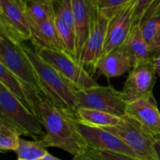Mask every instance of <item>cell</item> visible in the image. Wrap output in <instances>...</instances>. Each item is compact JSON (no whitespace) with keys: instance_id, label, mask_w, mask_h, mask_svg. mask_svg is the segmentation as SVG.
<instances>
[{"instance_id":"obj_29","label":"cell","mask_w":160,"mask_h":160,"mask_svg":"<svg viewBox=\"0 0 160 160\" xmlns=\"http://www.w3.org/2000/svg\"><path fill=\"white\" fill-rule=\"evenodd\" d=\"M150 62H151L153 68L156 71V76H157V78H159L160 77V52L152 54Z\"/></svg>"},{"instance_id":"obj_36","label":"cell","mask_w":160,"mask_h":160,"mask_svg":"<svg viewBox=\"0 0 160 160\" xmlns=\"http://www.w3.org/2000/svg\"><path fill=\"white\" fill-rule=\"evenodd\" d=\"M17 160H23V159H18Z\"/></svg>"},{"instance_id":"obj_22","label":"cell","mask_w":160,"mask_h":160,"mask_svg":"<svg viewBox=\"0 0 160 160\" xmlns=\"http://www.w3.org/2000/svg\"><path fill=\"white\" fill-rule=\"evenodd\" d=\"M18 159L23 160H38L48 153L46 148L39 141H28L20 138L19 148L17 150Z\"/></svg>"},{"instance_id":"obj_14","label":"cell","mask_w":160,"mask_h":160,"mask_svg":"<svg viewBox=\"0 0 160 160\" xmlns=\"http://www.w3.org/2000/svg\"><path fill=\"white\" fill-rule=\"evenodd\" d=\"M72 6L78 59L80 52L91 32L98 9L94 8L88 0H72Z\"/></svg>"},{"instance_id":"obj_28","label":"cell","mask_w":160,"mask_h":160,"mask_svg":"<svg viewBox=\"0 0 160 160\" xmlns=\"http://www.w3.org/2000/svg\"><path fill=\"white\" fill-rule=\"evenodd\" d=\"M73 160H102L90 148H88L85 151L81 154L73 157Z\"/></svg>"},{"instance_id":"obj_35","label":"cell","mask_w":160,"mask_h":160,"mask_svg":"<svg viewBox=\"0 0 160 160\" xmlns=\"http://www.w3.org/2000/svg\"><path fill=\"white\" fill-rule=\"evenodd\" d=\"M19 1L22 2H23V3H24V2H25V1H26V0H19Z\"/></svg>"},{"instance_id":"obj_19","label":"cell","mask_w":160,"mask_h":160,"mask_svg":"<svg viewBox=\"0 0 160 160\" xmlns=\"http://www.w3.org/2000/svg\"><path fill=\"white\" fill-rule=\"evenodd\" d=\"M73 117L79 123L99 128H113L117 126L121 120V117L109 112L87 108L78 109Z\"/></svg>"},{"instance_id":"obj_11","label":"cell","mask_w":160,"mask_h":160,"mask_svg":"<svg viewBox=\"0 0 160 160\" xmlns=\"http://www.w3.org/2000/svg\"><path fill=\"white\" fill-rule=\"evenodd\" d=\"M74 118V117H73ZM75 120V119H74ZM77 128L88 147L95 150H106L139 159L136 153L117 135L104 128H94L79 123L75 120Z\"/></svg>"},{"instance_id":"obj_24","label":"cell","mask_w":160,"mask_h":160,"mask_svg":"<svg viewBox=\"0 0 160 160\" xmlns=\"http://www.w3.org/2000/svg\"><path fill=\"white\" fill-rule=\"evenodd\" d=\"M53 5L56 17H59L75 31L72 0H56L53 1Z\"/></svg>"},{"instance_id":"obj_9","label":"cell","mask_w":160,"mask_h":160,"mask_svg":"<svg viewBox=\"0 0 160 160\" xmlns=\"http://www.w3.org/2000/svg\"><path fill=\"white\" fill-rule=\"evenodd\" d=\"M0 29L23 42L31 37L24 4L19 0H0Z\"/></svg>"},{"instance_id":"obj_23","label":"cell","mask_w":160,"mask_h":160,"mask_svg":"<svg viewBox=\"0 0 160 160\" xmlns=\"http://www.w3.org/2000/svg\"><path fill=\"white\" fill-rule=\"evenodd\" d=\"M20 138V135L16 131L0 123V149L2 151L17 152Z\"/></svg>"},{"instance_id":"obj_27","label":"cell","mask_w":160,"mask_h":160,"mask_svg":"<svg viewBox=\"0 0 160 160\" xmlns=\"http://www.w3.org/2000/svg\"><path fill=\"white\" fill-rule=\"evenodd\" d=\"M102 160H137L125 155L106 150H95L91 148Z\"/></svg>"},{"instance_id":"obj_33","label":"cell","mask_w":160,"mask_h":160,"mask_svg":"<svg viewBox=\"0 0 160 160\" xmlns=\"http://www.w3.org/2000/svg\"><path fill=\"white\" fill-rule=\"evenodd\" d=\"M89 2L91 5L93 6L94 8L98 9V0H88Z\"/></svg>"},{"instance_id":"obj_5","label":"cell","mask_w":160,"mask_h":160,"mask_svg":"<svg viewBox=\"0 0 160 160\" xmlns=\"http://www.w3.org/2000/svg\"><path fill=\"white\" fill-rule=\"evenodd\" d=\"M0 63L3 64L26 85L41 92L36 72L25 52L23 44L1 29Z\"/></svg>"},{"instance_id":"obj_37","label":"cell","mask_w":160,"mask_h":160,"mask_svg":"<svg viewBox=\"0 0 160 160\" xmlns=\"http://www.w3.org/2000/svg\"><path fill=\"white\" fill-rule=\"evenodd\" d=\"M51 1H56V0H51Z\"/></svg>"},{"instance_id":"obj_12","label":"cell","mask_w":160,"mask_h":160,"mask_svg":"<svg viewBox=\"0 0 160 160\" xmlns=\"http://www.w3.org/2000/svg\"><path fill=\"white\" fill-rule=\"evenodd\" d=\"M157 78L151 62L138 64L131 69L121 91L127 103L152 95Z\"/></svg>"},{"instance_id":"obj_7","label":"cell","mask_w":160,"mask_h":160,"mask_svg":"<svg viewBox=\"0 0 160 160\" xmlns=\"http://www.w3.org/2000/svg\"><path fill=\"white\" fill-rule=\"evenodd\" d=\"M78 108L96 109L109 112L119 117L126 115L127 106L121 91L119 92L112 86H101L85 89H77Z\"/></svg>"},{"instance_id":"obj_6","label":"cell","mask_w":160,"mask_h":160,"mask_svg":"<svg viewBox=\"0 0 160 160\" xmlns=\"http://www.w3.org/2000/svg\"><path fill=\"white\" fill-rule=\"evenodd\" d=\"M35 52L77 89L98 85L92 75L63 50L42 47L35 48Z\"/></svg>"},{"instance_id":"obj_32","label":"cell","mask_w":160,"mask_h":160,"mask_svg":"<svg viewBox=\"0 0 160 160\" xmlns=\"http://www.w3.org/2000/svg\"><path fill=\"white\" fill-rule=\"evenodd\" d=\"M38 160H60V159H58V158H56V157H55V156H52V155H50L49 153H47L45 156H44L43 157H42Z\"/></svg>"},{"instance_id":"obj_10","label":"cell","mask_w":160,"mask_h":160,"mask_svg":"<svg viewBox=\"0 0 160 160\" xmlns=\"http://www.w3.org/2000/svg\"><path fill=\"white\" fill-rule=\"evenodd\" d=\"M135 5L136 0H132L110 19L102 56L122 47L127 42L134 25Z\"/></svg>"},{"instance_id":"obj_30","label":"cell","mask_w":160,"mask_h":160,"mask_svg":"<svg viewBox=\"0 0 160 160\" xmlns=\"http://www.w3.org/2000/svg\"><path fill=\"white\" fill-rule=\"evenodd\" d=\"M150 50L152 52V54L160 52V26L150 45Z\"/></svg>"},{"instance_id":"obj_21","label":"cell","mask_w":160,"mask_h":160,"mask_svg":"<svg viewBox=\"0 0 160 160\" xmlns=\"http://www.w3.org/2000/svg\"><path fill=\"white\" fill-rule=\"evenodd\" d=\"M55 23L59 33L62 50L78 62L77 38L75 31L57 17H55Z\"/></svg>"},{"instance_id":"obj_15","label":"cell","mask_w":160,"mask_h":160,"mask_svg":"<svg viewBox=\"0 0 160 160\" xmlns=\"http://www.w3.org/2000/svg\"><path fill=\"white\" fill-rule=\"evenodd\" d=\"M133 64L122 47L103 56L98 63L97 70L107 78L122 76L133 68Z\"/></svg>"},{"instance_id":"obj_3","label":"cell","mask_w":160,"mask_h":160,"mask_svg":"<svg viewBox=\"0 0 160 160\" xmlns=\"http://www.w3.org/2000/svg\"><path fill=\"white\" fill-rule=\"evenodd\" d=\"M0 123L13 130L20 136L42 140L46 133L38 117L28 110L0 84Z\"/></svg>"},{"instance_id":"obj_1","label":"cell","mask_w":160,"mask_h":160,"mask_svg":"<svg viewBox=\"0 0 160 160\" xmlns=\"http://www.w3.org/2000/svg\"><path fill=\"white\" fill-rule=\"evenodd\" d=\"M31 102L38 117L45 129V136L40 140L45 148L56 147L73 157L88 147L77 128L73 114L56 107L41 92L28 86Z\"/></svg>"},{"instance_id":"obj_38","label":"cell","mask_w":160,"mask_h":160,"mask_svg":"<svg viewBox=\"0 0 160 160\" xmlns=\"http://www.w3.org/2000/svg\"><path fill=\"white\" fill-rule=\"evenodd\" d=\"M137 160H139V159H137Z\"/></svg>"},{"instance_id":"obj_25","label":"cell","mask_w":160,"mask_h":160,"mask_svg":"<svg viewBox=\"0 0 160 160\" xmlns=\"http://www.w3.org/2000/svg\"><path fill=\"white\" fill-rule=\"evenodd\" d=\"M131 1L132 0H98V10L111 19L120 8Z\"/></svg>"},{"instance_id":"obj_34","label":"cell","mask_w":160,"mask_h":160,"mask_svg":"<svg viewBox=\"0 0 160 160\" xmlns=\"http://www.w3.org/2000/svg\"><path fill=\"white\" fill-rule=\"evenodd\" d=\"M157 14H159V15H160V4H159V7H158V9H157Z\"/></svg>"},{"instance_id":"obj_18","label":"cell","mask_w":160,"mask_h":160,"mask_svg":"<svg viewBox=\"0 0 160 160\" xmlns=\"http://www.w3.org/2000/svg\"><path fill=\"white\" fill-rule=\"evenodd\" d=\"M122 48L129 56L134 67L138 64L151 60L152 52L150 47L138 25H134L129 38Z\"/></svg>"},{"instance_id":"obj_17","label":"cell","mask_w":160,"mask_h":160,"mask_svg":"<svg viewBox=\"0 0 160 160\" xmlns=\"http://www.w3.org/2000/svg\"><path fill=\"white\" fill-rule=\"evenodd\" d=\"M0 84L4 86L29 112L38 117L36 109L30 97L28 86L2 63H0Z\"/></svg>"},{"instance_id":"obj_4","label":"cell","mask_w":160,"mask_h":160,"mask_svg":"<svg viewBox=\"0 0 160 160\" xmlns=\"http://www.w3.org/2000/svg\"><path fill=\"white\" fill-rule=\"evenodd\" d=\"M104 129L121 139L136 153L139 160H158L155 143L160 134L153 132L132 117L123 116L117 126Z\"/></svg>"},{"instance_id":"obj_20","label":"cell","mask_w":160,"mask_h":160,"mask_svg":"<svg viewBox=\"0 0 160 160\" xmlns=\"http://www.w3.org/2000/svg\"><path fill=\"white\" fill-rule=\"evenodd\" d=\"M25 10L30 21L41 23L54 20L55 10L53 1L51 0H26Z\"/></svg>"},{"instance_id":"obj_31","label":"cell","mask_w":160,"mask_h":160,"mask_svg":"<svg viewBox=\"0 0 160 160\" xmlns=\"http://www.w3.org/2000/svg\"><path fill=\"white\" fill-rule=\"evenodd\" d=\"M155 149H156L158 160H160V138L156 141V143H155Z\"/></svg>"},{"instance_id":"obj_2","label":"cell","mask_w":160,"mask_h":160,"mask_svg":"<svg viewBox=\"0 0 160 160\" xmlns=\"http://www.w3.org/2000/svg\"><path fill=\"white\" fill-rule=\"evenodd\" d=\"M23 48L33 64L42 93L56 107L74 116L78 108L76 88L43 60L35 51L24 44Z\"/></svg>"},{"instance_id":"obj_13","label":"cell","mask_w":160,"mask_h":160,"mask_svg":"<svg viewBox=\"0 0 160 160\" xmlns=\"http://www.w3.org/2000/svg\"><path fill=\"white\" fill-rule=\"evenodd\" d=\"M126 115L160 134V112L153 94L128 103Z\"/></svg>"},{"instance_id":"obj_8","label":"cell","mask_w":160,"mask_h":160,"mask_svg":"<svg viewBox=\"0 0 160 160\" xmlns=\"http://www.w3.org/2000/svg\"><path fill=\"white\" fill-rule=\"evenodd\" d=\"M110 18L98 10L92 30L78 56V62L91 75L97 71V67L102 56Z\"/></svg>"},{"instance_id":"obj_16","label":"cell","mask_w":160,"mask_h":160,"mask_svg":"<svg viewBox=\"0 0 160 160\" xmlns=\"http://www.w3.org/2000/svg\"><path fill=\"white\" fill-rule=\"evenodd\" d=\"M29 23L31 31V40L35 48L45 47L62 50L55 19L41 23L29 20Z\"/></svg>"},{"instance_id":"obj_26","label":"cell","mask_w":160,"mask_h":160,"mask_svg":"<svg viewBox=\"0 0 160 160\" xmlns=\"http://www.w3.org/2000/svg\"><path fill=\"white\" fill-rule=\"evenodd\" d=\"M156 0H136L134 10V25H138L147 9Z\"/></svg>"}]
</instances>
